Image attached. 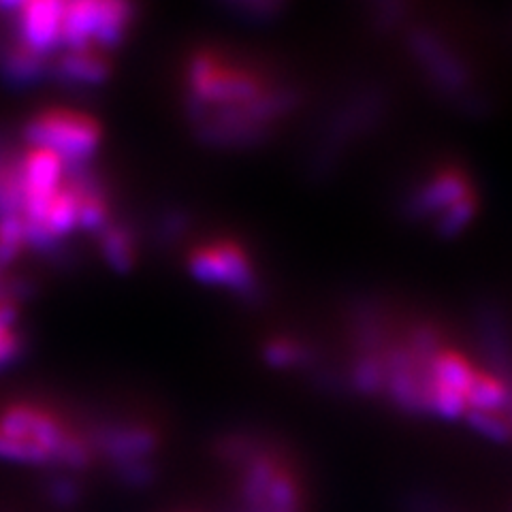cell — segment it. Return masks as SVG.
Returning a JSON list of instances; mask_svg holds the SVG:
<instances>
[{"label": "cell", "mask_w": 512, "mask_h": 512, "mask_svg": "<svg viewBox=\"0 0 512 512\" xmlns=\"http://www.w3.org/2000/svg\"><path fill=\"white\" fill-rule=\"evenodd\" d=\"M472 197L468 182L457 171H444L431 178L412 199V210L419 216L438 214L444 216L453 205Z\"/></svg>", "instance_id": "ba28073f"}, {"label": "cell", "mask_w": 512, "mask_h": 512, "mask_svg": "<svg viewBox=\"0 0 512 512\" xmlns=\"http://www.w3.org/2000/svg\"><path fill=\"white\" fill-rule=\"evenodd\" d=\"M101 124L82 109L47 107L24 124V141L52 150L71 165H90L101 146Z\"/></svg>", "instance_id": "277c9868"}, {"label": "cell", "mask_w": 512, "mask_h": 512, "mask_svg": "<svg viewBox=\"0 0 512 512\" xmlns=\"http://www.w3.org/2000/svg\"><path fill=\"white\" fill-rule=\"evenodd\" d=\"M0 461L54 472H82L96 461L90 429L39 399L0 410Z\"/></svg>", "instance_id": "7a4b0ae2"}, {"label": "cell", "mask_w": 512, "mask_h": 512, "mask_svg": "<svg viewBox=\"0 0 512 512\" xmlns=\"http://www.w3.org/2000/svg\"><path fill=\"white\" fill-rule=\"evenodd\" d=\"M308 350L293 338H274L265 348V359L274 367H295L306 361Z\"/></svg>", "instance_id": "30bf717a"}, {"label": "cell", "mask_w": 512, "mask_h": 512, "mask_svg": "<svg viewBox=\"0 0 512 512\" xmlns=\"http://www.w3.org/2000/svg\"><path fill=\"white\" fill-rule=\"evenodd\" d=\"M188 269L203 284L222 288L242 299H254L259 293L256 265L235 239H210L192 248Z\"/></svg>", "instance_id": "8992f818"}, {"label": "cell", "mask_w": 512, "mask_h": 512, "mask_svg": "<svg viewBox=\"0 0 512 512\" xmlns=\"http://www.w3.org/2000/svg\"><path fill=\"white\" fill-rule=\"evenodd\" d=\"M101 246V254L107 259L109 265H114L116 269H128L135 261V237L128 231L124 224L111 220L107 227L96 235Z\"/></svg>", "instance_id": "9c48e42d"}, {"label": "cell", "mask_w": 512, "mask_h": 512, "mask_svg": "<svg viewBox=\"0 0 512 512\" xmlns=\"http://www.w3.org/2000/svg\"><path fill=\"white\" fill-rule=\"evenodd\" d=\"M24 350L20 329V284L0 271V367L15 361Z\"/></svg>", "instance_id": "52a82bcc"}, {"label": "cell", "mask_w": 512, "mask_h": 512, "mask_svg": "<svg viewBox=\"0 0 512 512\" xmlns=\"http://www.w3.org/2000/svg\"><path fill=\"white\" fill-rule=\"evenodd\" d=\"M222 455L235 472L233 512H303L299 474L276 446L235 436L222 444Z\"/></svg>", "instance_id": "3957f363"}, {"label": "cell", "mask_w": 512, "mask_h": 512, "mask_svg": "<svg viewBox=\"0 0 512 512\" xmlns=\"http://www.w3.org/2000/svg\"><path fill=\"white\" fill-rule=\"evenodd\" d=\"M468 423L485 436L495 442H508L512 438V425L504 419L502 414H487V412H468Z\"/></svg>", "instance_id": "8fae6325"}, {"label": "cell", "mask_w": 512, "mask_h": 512, "mask_svg": "<svg viewBox=\"0 0 512 512\" xmlns=\"http://www.w3.org/2000/svg\"><path fill=\"white\" fill-rule=\"evenodd\" d=\"M293 103L291 86L239 52L203 47L188 58V122L210 146H254L271 135Z\"/></svg>", "instance_id": "6da1fadb"}, {"label": "cell", "mask_w": 512, "mask_h": 512, "mask_svg": "<svg viewBox=\"0 0 512 512\" xmlns=\"http://www.w3.org/2000/svg\"><path fill=\"white\" fill-rule=\"evenodd\" d=\"M96 459H103L128 485H141L154 476L158 436L141 421H109L90 427Z\"/></svg>", "instance_id": "5b68a950"}]
</instances>
